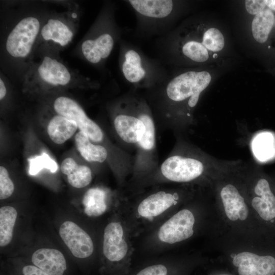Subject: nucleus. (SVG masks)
Returning a JSON list of instances; mask_svg holds the SVG:
<instances>
[{"label": "nucleus", "mask_w": 275, "mask_h": 275, "mask_svg": "<svg viewBox=\"0 0 275 275\" xmlns=\"http://www.w3.org/2000/svg\"><path fill=\"white\" fill-rule=\"evenodd\" d=\"M211 79L207 71H189L145 91L156 126L175 134L187 130L193 123L192 110Z\"/></svg>", "instance_id": "f257e3e1"}, {"label": "nucleus", "mask_w": 275, "mask_h": 275, "mask_svg": "<svg viewBox=\"0 0 275 275\" xmlns=\"http://www.w3.org/2000/svg\"><path fill=\"white\" fill-rule=\"evenodd\" d=\"M176 141L166 158L152 174L146 177L156 181L187 183L200 178L210 167V158L198 148L175 134Z\"/></svg>", "instance_id": "f03ea898"}, {"label": "nucleus", "mask_w": 275, "mask_h": 275, "mask_svg": "<svg viewBox=\"0 0 275 275\" xmlns=\"http://www.w3.org/2000/svg\"><path fill=\"white\" fill-rule=\"evenodd\" d=\"M119 65L125 80L136 90H150L167 80V71L160 63L129 43H121Z\"/></svg>", "instance_id": "7ed1b4c3"}, {"label": "nucleus", "mask_w": 275, "mask_h": 275, "mask_svg": "<svg viewBox=\"0 0 275 275\" xmlns=\"http://www.w3.org/2000/svg\"><path fill=\"white\" fill-rule=\"evenodd\" d=\"M143 98V95L132 89L120 97L115 104L114 128L123 149L128 152L135 151L145 131L141 116Z\"/></svg>", "instance_id": "20e7f679"}, {"label": "nucleus", "mask_w": 275, "mask_h": 275, "mask_svg": "<svg viewBox=\"0 0 275 275\" xmlns=\"http://www.w3.org/2000/svg\"><path fill=\"white\" fill-rule=\"evenodd\" d=\"M24 85L30 88H64L89 80L68 67L60 59L46 54L38 62L29 65L23 76Z\"/></svg>", "instance_id": "39448f33"}, {"label": "nucleus", "mask_w": 275, "mask_h": 275, "mask_svg": "<svg viewBox=\"0 0 275 275\" xmlns=\"http://www.w3.org/2000/svg\"><path fill=\"white\" fill-rule=\"evenodd\" d=\"M45 19L36 14L21 17L8 34L5 42L7 55L17 62L26 61L37 45Z\"/></svg>", "instance_id": "423d86ee"}, {"label": "nucleus", "mask_w": 275, "mask_h": 275, "mask_svg": "<svg viewBox=\"0 0 275 275\" xmlns=\"http://www.w3.org/2000/svg\"><path fill=\"white\" fill-rule=\"evenodd\" d=\"M142 119L145 131L138 144L132 174L133 177H146L159 166L156 147V124L151 108L144 96L141 106Z\"/></svg>", "instance_id": "0eeeda50"}, {"label": "nucleus", "mask_w": 275, "mask_h": 275, "mask_svg": "<svg viewBox=\"0 0 275 275\" xmlns=\"http://www.w3.org/2000/svg\"><path fill=\"white\" fill-rule=\"evenodd\" d=\"M101 15L92 32L81 42L80 50L89 63L98 65L112 53L118 37L113 15Z\"/></svg>", "instance_id": "6e6552de"}, {"label": "nucleus", "mask_w": 275, "mask_h": 275, "mask_svg": "<svg viewBox=\"0 0 275 275\" xmlns=\"http://www.w3.org/2000/svg\"><path fill=\"white\" fill-rule=\"evenodd\" d=\"M123 227L119 222H113L104 230L103 253L105 260L102 270L105 275H123L126 268L124 259L128 252Z\"/></svg>", "instance_id": "1a4fd4ad"}, {"label": "nucleus", "mask_w": 275, "mask_h": 275, "mask_svg": "<svg viewBox=\"0 0 275 275\" xmlns=\"http://www.w3.org/2000/svg\"><path fill=\"white\" fill-rule=\"evenodd\" d=\"M138 18V29L143 32L156 33L167 28V21L174 10L171 0H129Z\"/></svg>", "instance_id": "9d476101"}, {"label": "nucleus", "mask_w": 275, "mask_h": 275, "mask_svg": "<svg viewBox=\"0 0 275 275\" xmlns=\"http://www.w3.org/2000/svg\"><path fill=\"white\" fill-rule=\"evenodd\" d=\"M53 107L57 114L74 121L80 131L86 133L96 144L104 142L105 135L101 128L86 114L81 106L74 99L61 96L54 100Z\"/></svg>", "instance_id": "9b49d317"}, {"label": "nucleus", "mask_w": 275, "mask_h": 275, "mask_svg": "<svg viewBox=\"0 0 275 275\" xmlns=\"http://www.w3.org/2000/svg\"><path fill=\"white\" fill-rule=\"evenodd\" d=\"M73 15H53L45 19L41 29L37 45L46 43L57 47H64L72 40L75 33Z\"/></svg>", "instance_id": "f8f14e48"}, {"label": "nucleus", "mask_w": 275, "mask_h": 275, "mask_svg": "<svg viewBox=\"0 0 275 275\" xmlns=\"http://www.w3.org/2000/svg\"><path fill=\"white\" fill-rule=\"evenodd\" d=\"M61 239L76 259L84 260L94 252V243L89 234L72 221L62 222L59 229Z\"/></svg>", "instance_id": "ddd939ff"}, {"label": "nucleus", "mask_w": 275, "mask_h": 275, "mask_svg": "<svg viewBox=\"0 0 275 275\" xmlns=\"http://www.w3.org/2000/svg\"><path fill=\"white\" fill-rule=\"evenodd\" d=\"M195 217L188 209H182L167 221L159 228V240L169 244L180 242L190 237L194 234Z\"/></svg>", "instance_id": "4468645a"}, {"label": "nucleus", "mask_w": 275, "mask_h": 275, "mask_svg": "<svg viewBox=\"0 0 275 275\" xmlns=\"http://www.w3.org/2000/svg\"><path fill=\"white\" fill-rule=\"evenodd\" d=\"M232 262L238 268L239 275L275 274V257L272 255L243 252L235 255Z\"/></svg>", "instance_id": "2eb2a0df"}, {"label": "nucleus", "mask_w": 275, "mask_h": 275, "mask_svg": "<svg viewBox=\"0 0 275 275\" xmlns=\"http://www.w3.org/2000/svg\"><path fill=\"white\" fill-rule=\"evenodd\" d=\"M180 195L172 190L159 189L145 197L139 203L138 213L142 217L157 216L177 204Z\"/></svg>", "instance_id": "dca6fc26"}, {"label": "nucleus", "mask_w": 275, "mask_h": 275, "mask_svg": "<svg viewBox=\"0 0 275 275\" xmlns=\"http://www.w3.org/2000/svg\"><path fill=\"white\" fill-rule=\"evenodd\" d=\"M30 263L49 275H67L68 265L64 254L59 250L41 248L31 255Z\"/></svg>", "instance_id": "f3484780"}, {"label": "nucleus", "mask_w": 275, "mask_h": 275, "mask_svg": "<svg viewBox=\"0 0 275 275\" xmlns=\"http://www.w3.org/2000/svg\"><path fill=\"white\" fill-rule=\"evenodd\" d=\"M256 195L252 200V205L260 217L270 224H275V195L269 181L260 178L254 188Z\"/></svg>", "instance_id": "a211bd4d"}, {"label": "nucleus", "mask_w": 275, "mask_h": 275, "mask_svg": "<svg viewBox=\"0 0 275 275\" xmlns=\"http://www.w3.org/2000/svg\"><path fill=\"white\" fill-rule=\"evenodd\" d=\"M220 197L225 213L229 219L244 221L246 218L249 214L248 206L235 186L228 184L223 186L220 191Z\"/></svg>", "instance_id": "6ab92c4d"}, {"label": "nucleus", "mask_w": 275, "mask_h": 275, "mask_svg": "<svg viewBox=\"0 0 275 275\" xmlns=\"http://www.w3.org/2000/svg\"><path fill=\"white\" fill-rule=\"evenodd\" d=\"M74 140L77 150L87 161L103 163L109 159L108 149L104 145L92 142L84 132H77Z\"/></svg>", "instance_id": "aec40b11"}, {"label": "nucleus", "mask_w": 275, "mask_h": 275, "mask_svg": "<svg viewBox=\"0 0 275 275\" xmlns=\"http://www.w3.org/2000/svg\"><path fill=\"white\" fill-rule=\"evenodd\" d=\"M61 171L67 176L69 184L76 188L87 186L93 179L92 171L88 166L79 165L70 157L66 158L62 161Z\"/></svg>", "instance_id": "412c9836"}, {"label": "nucleus", "mask_w": 275, "mask_h": 275, "mask_svg": "<svg viewBox=\"0 0 275 275\" xmlns=\"http://www.w3.org/2000/svg\"><path fill=\"white\" fill-rule=\"evenodd\" d=\"M77 128L74 121L57 114L49 121L47 131L52 141L62 144L74 134Z\"/></svg>", "instance_id": "4be33fe9"}, {"label": "nucleus", "mask_w": 275, "mask_h": 275, "mask_svg": "<svg viewBox=\"0 0 275 275\" xmlns=\"http://www.w3.org/2000/svg\"><path fill=\"white\" fill-rule=\"evenodd\" d=\"M107 194L99 187L89 188L84 194L82 205L85 213L89 216L103 214L107 209Z\"/></svg>", "instance_id": "5701e85b"}, {"label": "nucleus", "mask_w": 275, "mask_h": 275, "mask_svg": "<svg viewBox=\"0 0 275 275\" xmlns=\"http://www.w3.org/2000/svg\"><path fill=\"white\" fill-rule=\"evenodd\" d=\"M18 218V211L12 206L0 208V246L5 248L13 240L14 230Z\"/></svg>", "instance_id": "b1692460"}, {"label": "nucleus", "mask_w": 275, "mask_h": 275, "mask_svg": "<svg viewBox=\"0 0 275 275\" xmlns=\"http://www.w3.org/2000/svg\"><path fill=\"white\" fill-rule=\"evenodd\" d=\"M272 12L268 9L256 15L252 23V32L254 39L259 43H264L274 22Z\"/></svg>", "instance_id": "393cba45"}, {"label": "nucleus", "mask_w": 275, "mask_h": 275, "mask_svg": "<svg viewBox=\"0 0 275 275\" xmlns=\"http://www.w3.org/2000/svg\"><path fill=\"white\" fill-rule=\"evenodd\" d=\"M182 54L191 61L201 63L209 58L207 49L199 41L193 39L187 40L182 43Z\"/></svg>", "instance_id": "a878e982"}, {"label": "nucleus", "mask_w": 275, "mask_h": 275, "mask_svg": "<svg viewBox=\"0 0 275 275\" xmlns=\"http://www.w3.org/2000/svg\"><path fill=\"white\" fill-rule=\"evenodd\" d=\"M201 43L207 49L212 51L221 50L224 46V38L219 30L212 28L206 31Z\"/></svg>", "instance_id": "bb28decb"}, {"label": "nucleus", "mask_w": 275, "mask_h": 275, "mask_svg": "<svg viewBox=\"0 0 275 275\" xmlns=\"http://www.w3.org/2000/svg\"><path fill=\"white\" fill-rule=\"evenodd\" d=\"M29 162V173L31 175H36L43 169H47L51 172L55 173L58 168L56 162L45 153L32 158Z\"/></svg>", "instance_id": "cd10ccee"}, {"label": "nucleus", "mask_w": 275, "mask_h": 275, "mask_svg": "<svg viewBox=\"0 0 275 275\" xmlns=\"http://www.w3.org/2000/svg\"><path fill=\"white\" fill-rule=\"evenodd\" d=\"M8 268L6 275H49L29 262L13 263Z\"/></svg>", "instance_id": "c85d7f7f"}, {"label": "nucleus", "mask_w": 275, "mask_h": 275, "mask_svg": "<svg viewBox=\"0 0 275 275\" xmlns=\"http://www.w3.org/2000/svg\"><path fill=\"white\" fill-rule=\"evenodd\" d=\"M14 184L9 176L7 170L0 167V199L4 200L10 197L14 191Z\"/></svg>", "instance_id": "c756f323"}, {"label": "nucleus", "mask_w": 275, "mask_h": 275, "mask_svg": "<svg viewBox=\"0 0 275 275\" xmlns=\"http://www.w3.org/2000/svg\"><path fill=\"white\" fill-rule=\"evenodd\" d=\"M135 275H170V270L163 264H155L144 267Z\"/></svg>", "instance_id": "7c9ffc66"}, {"label": "nucleus", "mask_w": 275, "mask_h": 275, "mask_svg": "<svg viewBox=\"0 0 275 275\" xmlns=\"http://www.w3.org/2000/svg\"><path fill=\"white\" fill-rule=\"evenodd\" d=\"M245 5L246 11L255 15L263 11L266 6L265 1L260 0H246Z\"/></svg>", "instance_id": "2f4dec72"}, {"label": "nucleus", "mask_w": 275, "mask_h": 275, "mask_svg": "<svg viewBox=\"0 0 275 275\" xmlns=\"http://www.w3.org/2000/svg\"><path fill=\"white\" fill-rule=\"evenodd\" d=\"M258 151L261 153L262 157L269 156L272 150V142L270 137L267 134L263 135L261 138V142L259 143Z\"/></svg>", "instance_id": "473e14b6"}, {"label": "nucleus", "mask_w": 275, "mask_h": 275, "mask_svg": "<svg viewBox=\"0 0 275 275\" xmlns=\"http://www.w3.org/2000/svg\"><path fill=\"white\" fill-rule=\"evenodd\" d=\"M7 94V88L2 76L0 78V99L3 100Z\"/></svg>", "instance_id": "72a5a7b5"}, {"label": "nucleus", "mask_w": 275, "mask_h": 275, "mask_svg": "<svg viewBox=\"0 0 275 275\" xmlns=\"http://www.w3.org/2000/svg\"><path fill=\"white\" fill-rule=\"evenodd\" d=\"M266 6L271 10H275V0H265Z\"/></svg>", "instance_id": "f704fd0d"}, {"label": "nucleus", "mask_w": 275, "mask_h": 275, "mask_svg": "<svg viewBox=\"0 0 275 275\" xmlns=\"http://www.w3.org/2000/svg\"><path fill=\"white\" fill-rule=\"evenodd\" d=\"M274 21H275V20H274Z\"/></svg>", "instance_id": "c9c22d12"}]
</instances>
